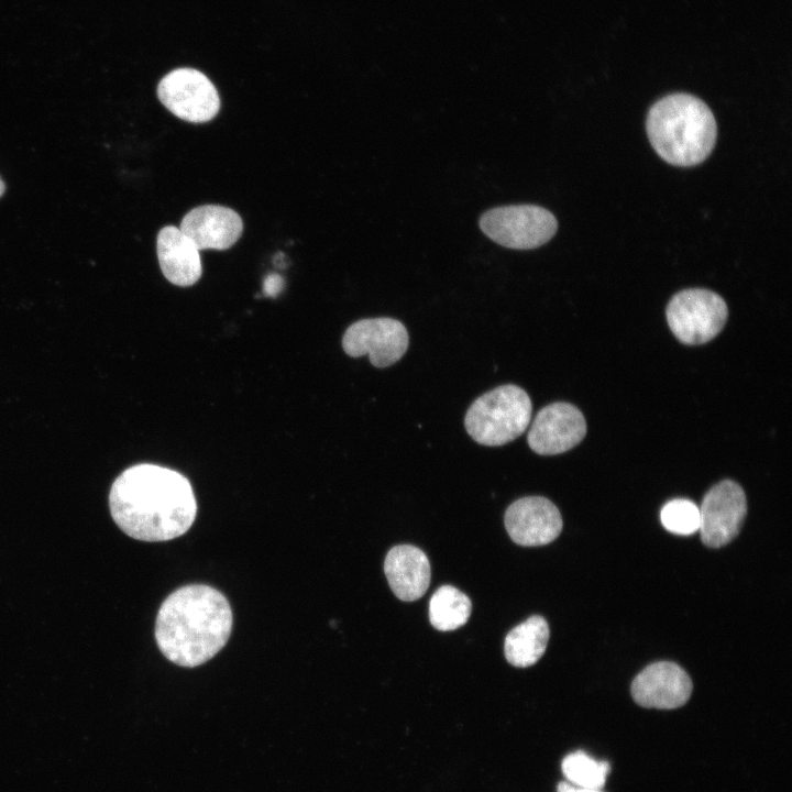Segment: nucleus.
<instances>
[{
  "label": "nucleus",
  "mask_w": 792,
  "mask_h": 792,
  "mask_svg": "<svg viewBox=\"0 0 792 792\" xmlns=\"http://www.w3.org/2000/svg\"><path fill=\"white\" fill-rule=\"evenodd\" d=\"M179 229L199 251L227 250L240 239L243 222L231 208L204 205L188 211Z\"/></svg>",
  "instance_id": "ddd939ff"
},
{
  "label": "nucleus",
  "mask_w": 792,
  "mask_h": 792,
  "mask_svg": "<svg viewBox=\"0 0 792 792\" xmlns=\"http://www.w3.org/2000/svg\"><path fill=\"white\" fill-rule=\"evenodd\" d=\"M646 130L658 155L671 165L693 166L712 152L717 136L713 112L700 98L672 94L649 110Z\"/></svg>",
  "instance_id": "7ed1b4c3"
},
{
  "label": "nucleus",
  "mask_w": 792,
  "mask_h": 792,
  "mask_svg": "<svg viewBox=\"0 0 792 792\" xmlns=\"http://www.w3.org/2000/svg\"><path fill=\"white\" fill-rule=\"evenodd\" d=\"M689 674L676 663L659 661L646 667L631 683V695L647 708L672 710L684 705L692 693Z\"/></svg>",
  "instance_id": "f8f14e48"
},
{
  "label": "nucleus",
  "mask_w": 792,
  "mask_h": 792,
  "mask_svg": "<svg viewBox=\"0 0 792 792\" xmlns=\"http://www.w3.org/2000/svg\"><path fill=\"white\" fill-rule=\"evenodd\" d=\"M384 572L393 593L405 602L420 598L430 584L429 559L411 544L393 547L386 554Z\"/></svg>",
  "instance_id": "4468645a"
},
{
  "label": "nucleus",
  "mask_w": 792,
  "mask_h": 792,
  "mask_svg": "<svg viewBox=\"0 0 792 792\" xmlns=\"http://www.w3.org/2000/svg\"><path fill=\"white\" fill-rule=\"evenodd\" d=\"M506 530L514 542L524 547L550 543L562 530L557 506L542 496H527L508 506L504 517Z\"/></svg>",
  "instance_id": "9b49d317"
},
{
  "label": "nucleus",
  "mask_w": 792,
  "mask_h": 792,
  "mask_svg": "<svg viewBox=\"0 0 792 792\" xmlns=\"http://www.w3.org/2000/svg\"><path fill=\"white\" fill-rule=\"evenodd\" d=\"M728 316L725 300L716 293L692 288L675 294L667 307V321L684 344H703L724 328Z\"/></svg>",
  "instance_id": "423d86ee"
},
{
  "label": "nucleus",
  "mask_w": 792,
  "mask_h": 792,
  "mask_svg": "<svg viewBox=\"0 0 792 792\" xmlns=\"http://www.w3.org/2000/svg\"><path fill=\"white\" fill-rule=\"evenodd\" d=\"M698 509V531L703 543L710 548H721L729 543L741 529L747 514L745 492L734 481H722L706 493Z\"/></svg>",
  "instance_id": "1a4fd4ad"
},
{
  "label": "nucleus",
  "mask_w": 792,
  "mask_h": 792,
  "mask_svg": "<svg viewBox=\"0 0 792 792\" xmlns=\"http://www.w3.org/2000/svg\"><path fill=\"white\" fill-rule=\"evenodd\" d=\"M660 519L668 531L689 536L698 531L700 509L689 499H672L662 507Z\"/></svg>",
  "instance_id": "6ab92c4d"
},
{
  "label": "nucleus",
  "mask_w": 792,
  "mask_h": 792,
  "mask_svg": "<svg viewBox=\"0 0 792 792\" xmlns=\"http://www.w3.org/2000/svg\"><path fill=\"white\" fill-rule=\"evenodd\" d=\"M3 191H4V184H3V182L0 179V197H1V195L3 194Z\"/></svg>",
  "instance_id": "412c9836"
},
{
  "label": "nucleus",
  "mask_w": 792,
  "mask_h": 792,
  "mask_svg": "<svg viewBox=\"0 0 792 792\" xmlns=\"http://www.w3.org/2000/svg\"><path fill=\"white\" fill-rule=\"evenodd\" d=\"M557 792H603L600 789H588L573 785L566 781H562L557 787Z\"/></svg>",
  "instance_id": "aec40b11"
},
{
  "label": "nucleus",
  "mask_w": 792,
  "mask_h": 792,
  "mask_svg": "<svg viewBox=\"0 0 792 792\" xmlns=\"http://www.w3.org/2000/svg\"><path fill=\"white\" fill-rule=\"evenodd\" d=\"M156 250L162 273L172 284L188 287L201 277L200 251L179 228L167 226L161 229Z\"/></svg>",
  "instance_id": "2eb2a0df"
},
{
  "label": "nucleus",
  "mask_w": 792,
  "mask_h": 792,
  "mask_svg": "<svg viewBox=\"0 0 792 792\" xmlns=\"http://www.w3.org/2000/svg\"><path fill=\"white\" fill-rule=\"evenodd\" d=\"M233 616L226 596L205 584L174 591L162 603L155 623L161 652L179 667H198L227 644Z\"/></svg>",
  "instance_id": "f03ea898"
},
{
  "label": "nucleus",
  "mask_w": 792,
  "mask_h": 792,
  "mask_svg": "<svg viewBox=\"0 0 792 792\" xmlns=\"http://www.w3.org/2000/svg\"><path fill=\"white\" fill-rule=\"evenodd\" d=\"M471 610L470 598L452 585L440 586L429 602L430 623L441 631L454 630L466 624Z\"/></svg>",
  "instance_id": "f3484780"
},
{
  "label": "nucleus",
  "mask_w": 792,
  "mask_h": 792,
  "mask_svg": "<svg viewBox=\"0 0 792 792\" xmlns=\"http://www.w3.org/2000/svg\"><path fill=\"white\" fill-rule=\"evenodd\" d=\"M480 228L495 243L515 250H531L547 243L557 232L556 217L536 205H512L490 209L480 218Z\"/></svg>",
  "instance_id": "39448f33"
},
{
  "label": "nucleus",
  "mask_w": 792,
  "mask_h": 792,
  "mask_svg": "<svg viewBox=\"0 0 792 792\" xmlns=\"http://www.w3.org/2000/svg\"><path fill=\"white\" fill-rule=\"evenodd\" d=\"M531 411V400L526 391L507 384L475 399L465 414L464 426L475 442L488 447L503 446L527 429Z\"/></svg>",
  "instance_id": "20e7f679"
},
{
  "label": "nucleus",
  "mask_w": 792,
  "mask_h": 792,
  "mask_svg": "<svg viewBox=\"0 0 792 792\" xmlns=\"http://www.w3.org/2000/svg\"><path fill=\"white\" fill-rule=\"evenodd\" d=\"M586 433L583 414L568 403H553L535 417L527 441L541 455L563 453L579 444Z\"/></svg>",
  "instance_id": "9d476101"
},
{
  "label": "nucleus",
  "mask_w": 792,
  "mask_h": 792,
  "mask_svg": "<svg viewBox=\"0 0 792 792\" xmlns=\"http://www.w3.org/2000/svg\"><path fill=\"white\" fill-rule=\"evenodd\" d=\"M109 508L125 535L147 542L184 535L197 514L188 479L175 470L151 463L130 466L114 480Z\"/></svg>",
  "instance_id": "f257e3e1"
},
{
  "label": "nucleus",
  "mask_w": 792,
  "mask_h": 792,
  "mask_svg": "<svg viewBox=\"0 0 792 792\" xmlns=\"http://www.w3.org/2000/svg\"><path fill=\"white\" fill-rule=\"evenodd\" d=\"M548 640L547 620L539 615H534L506 635L504 644L506 660L514 667H530L542 657Z\"/></svg>",
  "instance_id": "dca6fc26"
},
{
  "label": "nucleus",
  "mask_w": 792,
  "mask_h": 792,
  "mask_svg": "<svg viewBox=\"0 0 792 792\" xmlns=\"http://www.w3.org/2000/svg\"><path fill=\"white\" fill-rule=\"evenodd\" d=\"M409 336L405 326L393 318H370L353 322L342 338L344 352L359 358L369 355L375 367L396 363L407 351Z\"/></svg>",
  "instance_id": "6e6552de"
},
{
  "label": "nucleus",
  "mask_w": 792,
  "mask_h": 792,
  "mask_svg": "<svg viewBox=\"0 0 792 792\" xmlns=\"http://www.w3.org/2000/svg\"><path fill=\"white\" fill-rule=\"evenodd\" d=\"M156 94L168 111L187 122H208L220 110L215 84L194 67H177L166 73L157 84Z\"/></svg>",
  "instance_id": "0eeeda50"
},
{
  "label": "nucleus",
  "mask_w": 792,
  "mask_h": 792,
  "mask_svg": "<svg viewBox=\"0 0 792 792\" xmlns=\"http://www.w3.org/2000/svg\"><path fill=\"white\" fill-rule=\"evenodd\" d=\"M561 768L566 782L576 787L600 790L604 787L610 771L607 761H598L582 750L565 756Z\"/></svg>",
  "instance_id": "a211bd4d"
}]
</instances>
